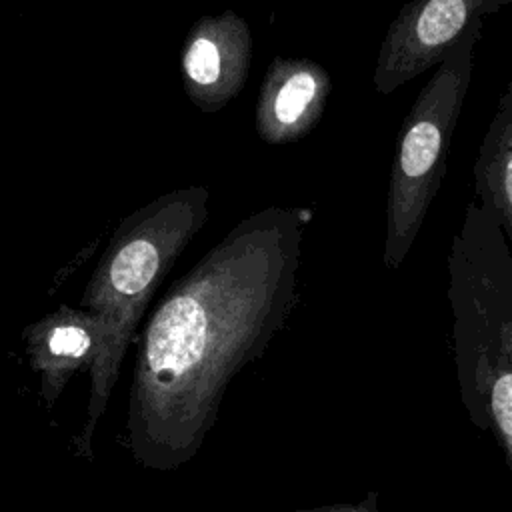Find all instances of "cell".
Returning <instances> with one entry per match:
<instances>
[{
	"mask_svg": "<svg viewBox=\"0 0 512 512\" xmlns=\"http://www.w3.org/2000/svg\"><path fill=\"white\" fill-rule=\"evenodd\" d=\"M512 0H410L388 24L372 74L378 94H392L406 82L442 64L484 18Z\"/></svg>",
	"mask_w": 512,
	"mask_h": 512,
	"instance_id": "5",
	"label": "cell"
},
{
	"mask_svg": "<svg viewBox=\"0 0 512 512\" xmlns=\"http://www.w3.org/2000/svg\"><path fill=\"white\" fill-rule=\"evenodd\" d=\"M472 174L476 200L492 210L512 250V78L478 146Z\"/></svg>",
	"mask_w": 512,
	"mask_h": 512,
	"instance_id": "9",
	"label": "cell"
},
{
	"mask_svg": "<svg viewBox=\"0 0 512 512\" xmlns=\"http://www.w3.org/2000/svg\"><path fill=\"white\" fill-rule=\"evenodd\" d=\"M24 352L38 376V394L52 408L78 372L92 370L108 344L106 324L84 308L58 306L22 330Z\"/></svg>",
	"mask_w": 512,
	"mask_h": 512,
	"instance_id": "7",
	"label": "cell"
},
{
	"mask_svg": "<svg viewBox=\"0 0 512 512\" xmlns=\"http://www.w3.org/2000/svg\"><path fill=\"white\" fill-rule=\"evenodd\" d=\"M332 80L310 58L278 56L270 62L256 100V132L268 144L304 138L320 122Z\"/></svg>",
	"mask_w": 512,
	"mask_h": 512,
	"instance_id": "8",
	"label": "cell"
},
{
	"mask_svg": "<svg viewBox=\"0 0 512 512\" xmlns=\"http://www.w3.org/2000/svg\"><path fill=\"white\" fill-rule=\"evenodd\" d=\"M252 62V34L234 10L204 16L188 30L180 68L190 102L216 112L232 102L248 80Z\"/></svg>",
	"mask_w": 512,
	"mask_h": 512,
	"instance_id": "6",
	"label": "cell"
},
{
	"mask_svg": "<svg viewBox=\"0 0 512 512\" xmlns=\"http://www.w3.org/2000/svg\"><path fill=\"white\" fill-rule=\"evenodd\" d=\"M208 200V188L192 184L146 202L118 224L92 270L80 308L106 324L108 344L90 370L86 420L72 442L76 456L92 460L94 432L108 408L126 350L158 286L206 224Z\"/></svg>",
	"mask_w": 512,
	"mask_h": 512,
	"instance_id": "3",
	"label": "cell"
},
{
	"mask_svg": "<svg viewBox=\"0 0 512 512\" xmlns=\"http://www.w3.org/2000/svg\"><path fill=\"white\" fill-rule=\"evenodd\" d=\"M286 512H384V510L378 506V494L368 492L358 502H338V504L298 508V510H286Z\"/></svg>",
	"mask_w": 512,
	"mask_h": 512,
	"instance_id": "10",
	"label": "cell"
},
{
	"mask_svg": "<svg viewBox=\"0 0 512 512\" xmlns=\"http://www.w3.org/2000/svg\"><path fill=\"white\" fill-rule=\"evenodd\" d=\"M308 208L242 218L182 278L142 328L128 396L132 460L186 466L218 420L232 380L264 356L298 302Z\"/></svg>",
	"mask_w": 512,
	"mask_h": 512,
	"instance_id": "1",
	"label": "cell"
},
{
	"mask_svg": "<svg viewBox=\"0 0 512 512\" xmlns=\"http://www.w3.org/2000/svg\"><path fill=\"white\" fill-rule=\"evenodd\" d=\"M482 28L472 30L436 66L398 128L384 208L382 262L388 270L404 264L444 182Z\"/></svg>",
	"mask_w": 512,
	"mask_h": 512,
	"instance_id": "4",
	"label": "cell"
},
{
	"mask_svg": "<svg viewBox=\"0 0 512 512\" xmlns=\"http://www.w3.org/2000/svg\"><path fill=\"white\" fill-rule=\"evenodd\" d=\"M448 304L462 406L476 428L492 432L512 476V250L478 200L450 244Z\"/></svg>",
	"mask_w": 512,
	"mask_h": 512,
	"instance_id": "2",
	"label": "cell"
}]
</instances>
